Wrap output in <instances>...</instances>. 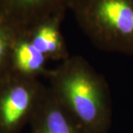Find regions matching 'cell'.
Here are the masks:
<instances>
[{
	"label": "cell",
	"mask_w": 133,
	"mask_h": 133,
	"mask_svg": "<svg viewBox=\"0 0 133 133\" xmlns=\"http://www.w3.org/2000/svg\"><path fill=\"white\" fill-rule=\"evenodd\" d=\"M53 96L87 133H107L112 105L105 78L81 56H70L45 76Z\"/></svg>",
	"instance_id": "6da1fadb"
},
{
	"label": "cell",
	"mask_w": 133,
	"mask_h": 133,
	"mask_svg": "<svg viewBox=\"0 0 133 133\" xmlns=\"http://www.w3.org/2000/svg\"><path fill=\"white\" fill-rule=\"evenodd\" d=\"M69 10L96 48L133 55V0H71Z\"/></svg>",
	"instance_id": "7a4b0ae2"
},
{
	"label": "cell",
	"mask_w": 133,
	"mask_h": 133,
	"mask_svg": "<svg viewBox=\"0 0 133 133\" xmlns=\"http://www.w3.org/2000/svg\"><path fill=\"white\" fill-rule=\"evenodd\" d=\"M48 90L38 78L14 72L0 78V132L14 133L30 122Z\"/></svg>",
	"instance_id": "3957f363"
},
{
	"label": "cell",
	"mask_w": 133,
	"mask_h": 133,
	"mask_svg": "<svg viewBox=\"0 0 133 133\" xmlns=\"http://www.w3.org/2000/svg\"><path fill=\"white\" fill-rule=\"evenodd\" d=\"M71 0H0V19L16 35L55 16H65Z\"/></svg>",
	"instance_id": "277c9868"
},
{
	"label": "cell",
	"mask_w": 133,
	"mask_h": 133,
	"mask_svg": "<svg viewBox=\"0 0 133 133\" xmlns=\"http://www.w3.org/2000/svg\"><path fill=\"white\" fill-rule=\"evenodd\" d=\"M64 18L65 16L62 15L52 16L21 33L48 62H62L70 56L62 31Z\"/></svg>",
	"instance_id": "5b68a950"
},
{
	"label": "cell",
	"mask_w": 133,
	"mask_h": 133,
	"mask_svg": "<svg viewBox=\"0 0 133 133\" xmlns=\"http://www.w3.org/2000/svg\"><path fill=\"white\" fill-rule=\"evenodd\" d=\"M48 89L30 122L31 133H87Z\"/></svg>",
	"instance_id": "8992f818"
},
{
	"label": "cell",
	"mask_w": 133,
	"mask_h": 133,
	"mask_svg": "<svg viewBox=\"0 0 133 133\" xmlns=\"http://www.w3.org/2000/svg\"><path fill=\"white\" fill-rule=\"evenodd\" d=\"M16 34L0 19V78L10 72L11 52Z\"/></svg>",
	"instance_id": "52a82bcc"
}]
</instances>
